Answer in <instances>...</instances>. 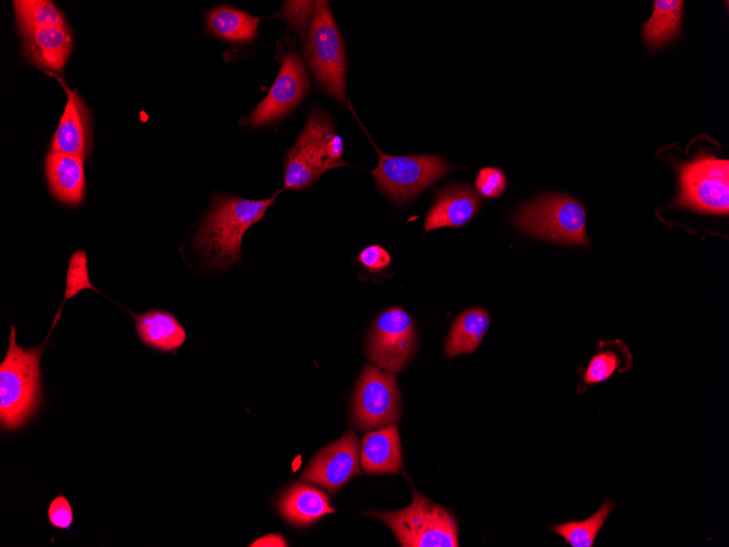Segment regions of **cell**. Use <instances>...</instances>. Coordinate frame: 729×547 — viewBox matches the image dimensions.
<instances>
[{"label": "cell", "mask_w": 729, "mask_h": 547, "mask_svg": "<svg viewBox=\"0 0 729 547\" xmlns=\"http://www.w3.org/2000/svg\"><path fill=\"white\" fill-rule=\"evenodd\" d=\"M277 194L265 200L215 197L193 240V247L204 263L214 269H223L239 262L244 233L264 217L265 211L275 203Z\"/></svg>", "instance_id": "1"}, {"label": "cell", "mask_w": 729, "mask_h": 547, "mask_svg": "<svg viewBox=\"0 0 729 547\" xmlns=\"http://www.w3.org/2000/svg\"><path fill=\"white\" fill-rule=\"evenodd\" d=\"M51 333V332H50ZM38 346L23 348L11 325L9 347L0 365V427L11 431L23 427L40 406V358L49 335Z\"/></svg>", "instance_id": "2"}, {"label": "cell", "mask_w": 729, "mask_h": 547, "mask_svg": "<svg viewBox=\"0 0 729 547\" xmlns=\"http://www.w3.org/2000/svg\"><path fill=\"white\" fill-rule=\"evenodd\" d=\"M411 488L413 501L408 507L366 514L383 521L403 547H457V522L453 513Z\"/></svg>", "instance_id": "3"}, {"label": "cell", "mask_w": 729, "mask_h": 547, "mask_svg": "<svg viewBox=\"0 0 729 547\" xmlns=\"http://www.w3.org/2000/svg\"><path fill=\"white\" fill-rule=\"evenodd\" d=\"M302 51L318 85L345 104V46L327 1H315L312 22Z\"/></svg>", "instance_id": "4"}, {"label": "cell", "mask_w": 729, "mask_h": 547, "mask_svg": "<svg viewBox=\"0 0 729 547\" xmlns=\"http://www.w3.org/2000/svg\"><path fill=\"white\" fill-rule=\"evenodd\" d=\"M513 223L529 236L569 245L589 246L586 211L565 194H547L521 207Z\"/></svg>", "instance_id": "5"}, {"label": "cell", "mask_w": 729, "mask_h": 547, "mask_svg": "<svg viewBox=\"0 0 729 547\" xmlns=\"http://www.w3.org/2000/svg\"><path fill=\"white\" fill-rule=\"evenodd\" d=\"M680 192L676 204L700 213L729 212V162L702 153L678 165Z\"/></svg>", "instance_id": "6"}, {"label": "cell", "mask_w": 729, "mask_h": 547, "mask_svg": "<svg viewBox=\"0 0 729 547\" xmlns=\"http://www.w3.org/2000/svg\"><path fill=\"white\" fill-rule=\"evenodd\" d=\"M379 163L372 170L379 189L395 204H404L447 174L446 162L438 155H389L377 148Z\"/></svg>", "instance_id": "7"}, {"label": "cell", "mask_w": 729, "mask_h": 547, "mask_svg": "<svg viewBox=\"0 0 729 547\" xmlns=\"http://www.w3.org/2000/svg\"><path fill=\"white\" fill-rule=\"evenodd\" d=\"M334 132V124L327 115L319 109L310 112L302 132L288 151L284 188H308L323 173L339 167L326 154L327 140Z\"/></svg>", "instance_id": "8"}, {"label": "cell", "mask_w": 729, "mask_h": 547, "mask_svg": "<svg viewBox=\"0 0 729 547\" xmlns=\"http://www.w3.org/2000/svg\"><path fill=\"white\" fill-rule=\"evenodd\" d=\"M351 423L368 431L397 421L401 401L396 377L372 365L364 366L351 399Z\"/></svg>", "instance_id": "9"}, {"label": "cell", "mask_w": 729, "mask_h": 547, "mask_svg": "<svg viewBox=\"0 0 729 547\" xmlns=\"http://www.w3.org/2000/svg\"><path fill=\"white\" fill-rule=\"evenodd\" d=\"M416 329L411 317L399 307H391L378 316L367 337V355L380 369L401 371L416 347Z\"/></svg>", "instance_id": "10"}, {"label": "cell", "mask_w": 729, "mask_h": 547, "mask_svg": "<svg viewBox=\"0 0 729 547\" xmlns=\"http://www.w3.org/2000/svg\"><path fill=\"white\" fill-rule=\"evenodd\" d=\"M309 78L299 56L287 52L280 70L267 95L248 117L250 127L256 128L274 122L292 110L309 92Z\"/></svg>", "instance_id": "11"}, {"label": "cell", "mask_w": 729, "mask_h": 547, "mask_svg": "<svg viewBox=\"0 0 729 547\" xmlns=\"http://www.w3.org/2000/svg\"><path fill=\"white\" fill-rule=\"evenodd\" d=\"M359 460L358 438L350 429L313 456L302 472L301 479L335 492L359 475Z\"/></svg>", "instance_id": "12"}, {"label": "cell", "mask_w": 729, "mask_h": 547, "mask_svg": "<svg viewBox=\"0 0 729 547\" xmlns=\"http://www.w3.org/2000/svg\"><path fill=\"white\" fill-rule=\"evenodd\" d=\"M23 55L45 71H61L69 60L73 37L67 21L19 26Z\"/></svg>", "instance_id": "13"}, {"label": "cell", "mask_w": 729, "mask_h": 547, "mask_svg": "<svg viewBox=\"0 0 729 547\" xmlns=\"http://www.w3.org/2000/svg\"><path fill=\"white\" fill-rule=\"evenodd\" d=\"M55 78L67 94V104L55 131L50 151L86 158L92 145V119L81 96L71 90L58 74L45 71Z\"/></svg>", "instance_id": "14"}, {"label": "cell", "mask_w": 729, "mask_h": 547, "mask_svg": "<svg viewBox=\"0 0 729 547\" xmlns=\"http://www.w3.org/2000/svg\"><path fill=\"white\" fill-rule=\"evenodd\" d=\"M479 207L480 199L469 186H449L435 197L425 219V230L462 227L476 215Z\"/></svg>", "instance_id": "15"}, {"label": "cell", "mask_w": 729, "mask_h": 547, "mask_svg": "<svg viewBox=\"0 0 729 547\" xmlns=\"http://www.w3.org/2000/svg\"><path fill=\"white\" fill-rule=\"evenodd\" d=\"M45 174L50 194L65 205H77L85 197L84 159L79 156L49 151L45 158Z\"/></svg>", "instance_id": "16"}, {"label": "cell", "mask_w": 729, "mask_h": 547, "mask_svg": "<svg viewBox=\"0 0 729 547\" xmlns=\"http://www.w3.org/2000/svg\"><path fill=\"white\" fill-rule=\"evenodd\" d=\"M359 454L364 473L398 474L403 459L397 426L390 424L364 435Z\"/></svg>", "instance_id": "17"}, {"label": "cell", "mask_w": 729, "mask_h": 547, "mask_svg": "<svg viewBox=\"0 0 729 547\" xmlns=\"http://www.w3.org/2000/svg\"><path fill=\"white\" fill-rule=\"evenodd\" d=\"M277 507L285 520L297 526L311 525L336 511L330 506V498L324 491L306 483H295L287 488Z\"/></svg>", "instance_id": "18"}, {"label": "cell", "mask_w": 729, "mask_h": 547, "mask_svg": "<svg viewBox=\"0 0 729 547\" xmlns=\"http://www.w3.org/2000/svg\"><path fill=\"white\" fill-rule=\"evenodd\" d=\"M132 316L139 338L152 349L172 352L186 341L187 334L182 324L168 311L154 309Z\"/></svg>", "instance_id": "19"}, {"label": "cell", "mask_w": 729, "mask_h": 547, "mask_svg": "<svg viewBox=\"0 0 729 547\" xmlns=\"http://www.w3.org/2000/svg\"><path fill=\"white\" fill-rule=\"evenodd\" d=\"M599 349L589 359L586 367L579 369V383L577 392L584 394L590 387L606 382L617 371H628L632 364V357L620 341L601 342Z\"/></svg>", "instance_id": "20"}, {"label": "cell", "mask_w": 729, "mask_h": 547, "mask_svg": "<svg viewBox=\"0 0 729 547\" xmlns=\"http://www.w3.org/2000/svg\"><path fill=\"white\" fill-rule=\"evenodd\" d=\"M490 325V316L482 308H470L459 314L451 325L446 342V356L469 354L480 345Z\"/></svg>", "instance_id": "21"}, {"label": "cell", "mask_w": 729, "mask_h": 547, "mask_svg": "<svg viewBox=\"0 0 729 547\" xmlns=\"http://www.w3.org/2000/svg\"><path fill=\"white\" fill-rule=\"evenodd\" d=\"M206 21L216 37L241 44L256 38L262 19L230 5H219L207 13Z\"/></svg>", "instance_id": "22"}, {"label": "cell", "mask_w": 729, "mask_h": 547, "mask_svg": "<svg viewBox=\"0 0 729 547\" xmlns=\"http://www.w3.org/2000/svg\"><path fill=\"white\" fill-rule=\"evenodd\" d=\"M682 0H655L654 11L643 25V37L646 45L657 49L673 39L681 24Z\"/></svg>", "instance_id": "23"}, {"label": "cell", "mask_w": 729, "mask_h": 547, "mask_svg": "<svg viewBox=\"0 0 729 547\" xmlns=\"http://www.w3.org/2000/svg\"><path fill=\"white\" fill-rule=\"evenodd\" d=\"M617 507L613 499H605L598 510L588 518L565 521L549 527L571 547H593L602 526Z\"/></svg>", "instance_id": "24"}, {"label": "cell", "mask_w": 729, "mask_h": 547, "mask_svg": "<svg viewBox=\"0 0 729 547\" xmlns=\"http://www.w3.org/2000/svg\"><path fill=\"white\" fill-rule=\"evenodd\" d=\"M84 289L98 292L89 280L86 253L83 250H77L73 252L69 261L64 301L73 298Z\"/></svg>", "instance_id": "25"}, {"label": "cell", "mask_w": 729, "mask_h": 547, "mask_svg": "<svg viewBox=\"0 0 729 547\" xmlns=\"http://www.w3.org/2000/svg\"><path fill=\"white\" fill-rule=\"evenodd\" d=\"M505 174L497 167L481 168L475 179L476 190L485 198H499L506 189Z\"/></svg>", "instance_id": "26"}, {"label": "cell", "mask_w": 729, "mask_h": 547, "mask_svg": "<svg viewBox=\"0 0 729 547\" xmlns=\"http://www.w3.org/2000/svg\"><path fill=\"white\" fill-rule=\"evenodd\" d=\"M314 1H286L279 12L286 22L301 36L314 13Z\"/></svg>", "instance_id": "27"}, {"label": "cell", "mask_w": 729, "mask_h": 547, "mask_svg": "<svg viewBox=\"0 0 729 547\" xmlns=\"http://www.w3.org/2000/svg\"><path fill=\"white\" fill-rule=\"evenodd\" d=\"M47 518L52 527L69 532L73 524V511L69 500L62 495L55 497L48 506Z\"/></svg>", "instance_id": "28"}, {"label": "cell", "mask_w": 729, "mask_h": 547, "mask_svg": "<svg viewBox=\"0 0 729 547\" xmlns=\"http://www.w3.org/2000/svg\"><path fill=\"white\" fill-rule=\"evenodd\" d=\"M358 262L371 273H379L392 263L390 253L379 245H370L361 250Z\"/></svg>", "instance_id": "29"}, {"label": "cell", "mask_w": 729, "mask_h": 547, "mask_svg": "<svg viewBox=\"0 0 729 547\" xmlns=\"http://www.w3.org/2000/svg\"><path fill=\"white\" fill-rule=\"evenodd\" d=\"M249 546L251 547H267V546H277L284 547L287 546L285 538L279 534H267L261 538L255 539Z\"/></svg>", "instance_id": "30"}]
</instances>
